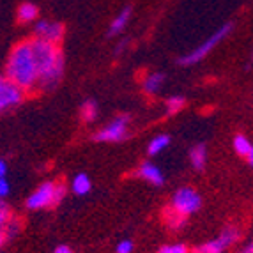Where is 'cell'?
I'll return each mask as SVG.
<instances>
[{
	"instance_id": "17",
	"label": "cell",
	"mask_w": 253,
	"mask_h": 253,
	"mask_svg": "<svg viewBox=\"0 0 253 253\" xmlns=\"http://www.w3.org/2000/svg\"><path fill=\"white\" fill-rule=\"evenodd\" d=\"M97 114H99V106H97V103L94 101V99L84 101V105H82V108H80V115L84 123H87V124L94 123L97 119Z\"/></svg>"
},
{
	"instance_id": "16",
	"label": "cell",
	"mask_w": 253,
	"mask_h": 253,
	"mask_svg": "<svg viewBox=\"0 0 253 253\" xmlns=\"http://www.w3.org/2000/svg\"><path fill=\"white\" fill-rule=\"evenodd\" d=\"M38 14H39V9L36 7L32 2H23V4L18 7L16 16L20 23H32V21L38 18Z\"/></svg>"
},
{
	"instance_id": "7",
	"label": "cell",
	"mask_w": 253,
	"mask_h": 253,
	"mask_svg": "<svg viewBox=\"0 0 253 253\" xmlns=\"http://www.w3.org/2000/svg\"><path fill=\"white\" fill-rule=\"evenodd\" d=\"M129 115H119L110 124L94 133V142H121L127 136Z\"/></svg>"
},
{
	"instance_id": "30",
	"label": "cell",
	"mask_w": 253,
	"mask_h": 253,
	"mask_svg": "<svg viewBox=\"0 0 253 253\" xmlns=\"http://www.w3.org/2000/svg\"><path fill=\"white\" fill-rule=\"evenodd\" d=\"M4 234H2V230H0V248H2V245H4Z\"/></svg>"
},
{
	"instance_id": "19",
	"label": "cell",
	"mask_w": 253,
	"mask_h": 253,
	"mask_svg": "<svg viewBox=\"0 0 253 253\" xmlns=\"http://www.w3.org/2000/svg\"><path fill=\"white\" fill-rule=\"evenodd\" d=\"M163 219H165V223L169 225L170 228H181L186 221L184 216H181L179 212H175L170 206L163 211Z\"/></svg>"
},
{
	"instance_id": "4",
	"label": "cell",
	"mask_w": 253,
	"mask_h": 253,
	"mask_svg": "<svg viewBox=\"0 0 253 253\" xmlns=\"http://www.w3.org/2000/svg\"><path fill=\"white\" fill-rule=\"evenodd\" d=\"M234 25L232 23H225L223 27H219L218 30H216L214 34L211 36V38H207L204 42H200L199 46L195 48L193 51H190V53L182 55L181 59H179V64L181 66H193V64L200 62V60H204L207 57V55L211 53L212 50H214L216 46H218L219 42L223 41L225 38H227L230 32H232Z\"/></svg>"
},
{
	"instance_id": "13",
	"label": "cell",
	"mask_w": 253,
	"mask_h": 253,
	"mask_svg": "<svg viewBox=\"0 0 253 253\" xmlns=\"http://www.w3.org/2000/svg\"><path fill=\"white\" fill-rule=\"evenodd\" d=\"M90 190H92V182H90L89 175L84 173V172L76 173L71 181V191L73 193L78 195V197H84V195H87Z\"/></svg>"
},
{
	"instance_id": "24",
	"label": "cell",
	"mask_w": 253,
	"mask_h": 253,
	"mask_svg": "<svg viewBox=\"0 0 253 253\" xmlns=\"http://www.w3.org/2000/svg\"><path fill=\"white\" fill-rule=\"evenodd\" d=\"M133 248H135L133 241L123 239V241H119V243H117V246H115V252H117V253H131V252H133Z\"/></svg>"
},
{
	"instance_id": "20",
	"label": "cell",
	"mask_w": 253,
	"mask_h": 253,
	"mask_svg": "<svg viewBox=\"0 0 253 253\" xmlns=\"http://www.w3.org/2000/svg\"><path fill=\"white\" fill-rule=\"evenodd\" d=\"M21 230V219L16 218V216H11L7 219V223L2 227V234H4V239H13L20 234Z\"/></svg>"
},
{
	"instance_id": "1",
	"label": "cell",
	"mask_w": 253,
	"mask_h": 253,
	"mask_svg": "<svg viewBox=\"0 0 253 253\" xmlns=\"http://www.w3.org/2000/svg\"><path fill=\"white\" fill-rule=\"evenodd\" d=\"M4 76L25 92L38 89V64H36L30 39L20 41L9 51Z\"/></svg>"
},
{
	"instance_id": "26",
	"label": "cell",
	"mask_w": 253,
	"mask_h": 253,
	"mask_svg": "<svg viewBox=\"0 0 253 253\" xmlns=\"http://www.w3.org/2000/svg\"><path fill=\"white\" fill-rule=\"evenodd\" d=\"M5 175H7V163L0 160V177H5Z\"/></svg>"
},
{
	"instance_id": "18",
	"label": "cell",
	"mask_w": 253,
	"mask_h": 253,
	"mask_svg": "<svg viewBox=\"0 0 253 253\" xmlns=\"http://www.w3.org/2000/svg\"><path fill=\"white\" fill-rule=\"evenodd\" d=\"M169 144H170V136L169 135H158V136H154L151 142H149L147 151H149V154H151V156H154V154H160V152H163L165 149L169 147Z\"/></svg>"
},
{
	"instance_id": "3",
	"label": "cell",
	"mask_w": 253,
	"mask_h": 253,
	"mask_svg": "<svg viewBox=\"0 0 253 253\" xmlns=\"http://www.w3.org/2000/svg\"><path fill=\"white\" fill-rule=\"evenodd\" d=\"M64 197H66V186L62 182L46 181L27 199V207L32 211L48 209V207H55L57 204L62 202Z\"/></svg>"
},
{
	"instance_id": "23",
	"label": "cell",
	"mask_w": 253,
	"mask_h": 253,
	"mask_svg": "<svg viewBox=\"0 0 253 253\" xmlns=\"http://www.w3.org/2000/svg\"><path fill=\"white\" fill-rule=\"evenodd\" d=\"M160 253H188V248L181 243H173V245H165L160 248Z\"/></svg>"
},
{
	"instance_id": "5",
	"label": "cell",
	"mask_w": 253,
	"mask_h": 253,
	"mask_svg": "<svg viewBox=\"0 0 253 253\" xmlns=\"http://www.w3.org/2000/svg\"><path fill=\"white\" fill-rule=\"evenodd\" d=\"M170 207L173 211L179 212L181 216L188 218L193 212H197L202 207V195L199 193L193 188H179L175 193L172 195V202H170Z\"/></svg>"
},
{
	"instance_id": "10",
	"label": "cell",
	"mask_w": 253,
	"mask_h": 253,
	"mask_svg": "<svg viewBox=\"0 0 253 253\" xmlns=\"http://www.w3.org/2000/svg\"><path fill=\"white\" fill-rule=\"evenodd\" d=\"M136 175H138L140 179H144V181L154 184V186H161L165 182V175L160 170V167L154 165V163H151V161H145V163L140 165V169L136 170Z\"/></svg>"
},
{
	"instance_id": "29",
	"label": "cell",
	"mask_w": 253,
	"mask_h": 253,
	"mask_svg": "<svg viewBox=\"0 0 253 253\" xmlns=\"http://www.w3.org/2000/svg\"><path fill=\"white\" fill-rule=\"evenodd\" d=\"M126 44H127V41H123V42H121V44H119V46L115 48V55H119V53H121V51H123L124 48H126Z\"/></svg>"
},
{
	"instance_id": "27",
	"label": "cell",
	"mask_w": 253,
	"mask_h": 253,
	"mask_svg": "<svg viewBox=\"0 0 253 253\" xmlns=\"http://www.w3.org/2000/svg\"><path fill=\"white\" fill-rule=\"evenodd\" d=\"M53 253H73V250L71 248H69V246H59V248H57V250H55V252Z\"/></svg>"
},
{
	"instance_id": "28",
	"label": "cell",
	"mask_w": 253,
	"mask_h": 253,
	"mask_svg": "<svg viewBox=\"0 0 253 253\" xmlns=\"http://www.w3.org/2000/svg\"><path fill=\"white\" fill-rule=\"evenodd\" d=\"M239 253H253V245H252V243H248V245H246L245 248L241 250Z\"/></svg>"
},
{
	"instance_id": "22",
	"label": "cell",
	"mask_w": 253,
	"mask_h": 253,
	"mask_svg": "<svg viewBox=\"0 0 253 253\" xmlns=\"http://www.w3.org/2000/svg\"><path fill=\"white\" fill-rule=\"evenodd\" d=\"M11 216H13L11 214V207L7 206V202H5L4 199H0V230L7 223V219L11 218Z\"/></svg>"
},
{
	"instance_id": "11",
	"label": "cell",
	"mask_w": 253,
	"mask_h": 253,
	"mask_svg": "<svg viewBox=\"0 0 253 253\" xmlns=\"http://www.w3.org/2000/svg\"><path fill=\"white\" fill-rule=\"evenodd\" d=\"M163 84H165L163 73H151V75L145 76L144 82H142V89H144V92L149 94V96H154V94H158L161 90Z\"/></svg>"
},
{
	"instance_id": "9",
	"label": "cell",
	"mask_w": 253,
	"mask_h": 253,
	"mask_svg": "<svg viewBox=\"0 0 253 253\" xmlns=\"http://www.w3.org/2000/svg\"><path fill=\"white\" fill-rule=\"evenodd\" d=\"M36 38L60 46V42H62L64 38V25L59 23V21H51V20L38 21L36 23Z\"/></svg>"
},
{
	"instance_id": "14",
	"label": "cell",
	"mask_w": 253,
	"mask_h": 253,
	"mask_svg": "<svg viewBox=\"0 0 253 253\" xmlns=\"http://www.w3.org/2000/svg\"><path fill=\"white\" fill-rule=\"evenodd\" d=\"M234 149L241 158H245L250 165L253 163V145L245 135H237L234 138Z\"/></svg>"
},
{
	"instance_id": "12",
	"label": "cell",
	"mask_w": 253,
	"mask_h": 253,
	"mask_svg": "<svg viewBox=\"0 0 253 253\" xmlns=\"http://www.w3.org/2000/svg\"><path fill=\"white\" fill-rule=\"evenodd\" d=\"M131 13H133V9L131 7H124L121 13L117 14V16L112 20V23H110V29H108V36H117L121 34L124 29H126V25L129 23V18H131Z\"/></svg>"
},
{
	"instance_id": "25",
	"label": "cell",
	"mask_w": 253,
	"mask_h": 253,
	"mask_svg": "<svg viewBox=\"0 0 253 253\" xmlns=\"http://www.w3.org/2000/svg\"><path fill=\"white\" fill-rule=\"evenodd\" d=\"M11 193V184L5 177H0V199H5Z\"/></svg>"
},
{
	"instance_id": "15",
	"label": "cell",
	"mask_w": 253,
	"mask_h": 253,
	"mask_svg": "<svg viewBox=\"0 0 253 253\" xmlns=\"http://www.w3.org/2000/svg\"><path fill=\"white\" fill-rule=\"evenodd\" d=\"M190 161L195 170H204L207 163V147L204 144L195 145L190 151Z\"/></svg>"
},
{
	"instance_id": "2",
	"label": "cell",
	"mask_w": 253,
	"mask_h": 253,
	"mask_svg": "<svg viewBox=\"0 0 253 253\" xmlns=\"http://www.w3.org/2000/svg\"><path fill=\"white\" fill-rule=\"evenodd\" d=\"M30 44L38 64V89L50 90L57 87L64 75V55L60 46L38 38L30 39Z\"/></svg>"
},
{
	"instance_id": "8",
	"label": "cell",
	"mask_w": 253,
	"mask_h": 253,
	"mask_svg": "<svg viewBox=\"0 0 253 253\" xmlns=\"http://www.w3.org/2000/svg\"><path fill=\"white\" fill-rule=\"evenodd\" d=\"M239 237L241 234L236 227H227L216 239L207 241L204 245L197 246L193 253H223L228 246H232L236 241H239Z\"/></svg>"
},
{
	"instance_id": "21",
	"label": "cell",
	"mask_w": 253,
	"mask_h": 253,
	"mask_svg": "<svg viewBox=\"0 0 253 253\" xmlns=\"http://www.w3.org/2000/svg\"><path fill=\"white\" fill-rule=\"evenodd\" d=\"M186 106V99L182 96H172L167 99V114L169 115H173L181 112L182 108Z\"/></svg>"
},
{
	"instance_id": "6",
	"label": "cell",
	"mask_w": 253,
	"mask_h": 253,
	"mask_svg": "<svg viewBox=\"0 0 253 253\" xmlns=\"http://www.w3.org/2000/svg\"><path fill=\"white\" fill-rule=\"evenodd\" d=\"M25 96V90L20 89L16 84H13L5 76H0V115L20 106Z\"/></svg>"
}]
</instances>
